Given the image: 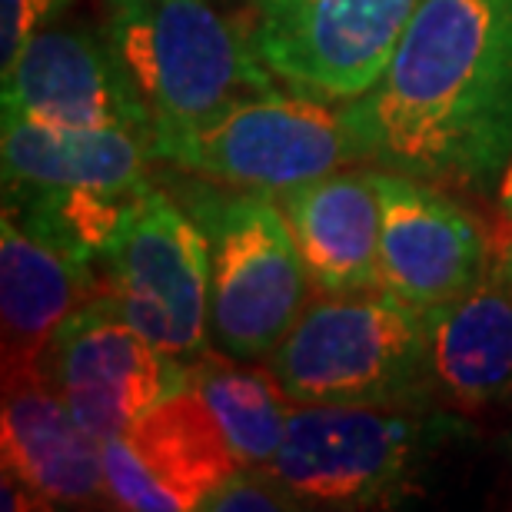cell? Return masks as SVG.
<instances>
[{
    "label": "cell",
    "instance_id": "4",
    "mask_svg": "<svg viewBox=\"0 0 512 512\" xmlns=\"http://www.w3.org/2000/svg\"><path fill=\"white\" fill-rule=\"evenodd\" d=\"M187 210L210 240V343L233 360H263L316 290L280 200L270 190L200 187Z\"/></svg>",
    "mask_w": 512,
    "mask_h": 512
},
{
    "label": "cell",
    "instance_id": "19",
    "mask_svg": "<svg viewBox=\"0 0 512 512\" xmlns=\"http://www.w3.org/2000/svg\"><path fill=\"white\" fill-rule=\"evenodd\" d=\"M150 183L127 190L110 187H4L7 213L60 253L97 266L114 256L127 237L133 210Z\"/></svg>",
    "mask_w": 512,
    "mask_h": 512
},
{
    "label": "cell",
    "instance_id": "15",
    "mask_svg": "<svg viewBox=\"0 0 512 512\" xmlns=\"http://www.w3.org/2000/svg\"><path fill=\"white\" fill-rule=\"evenodd\" d=\"M429 366L436 393L456 406H493L512 396V233L493 240L483 276L429 313Z\"/></svg>",
    "mask_w": 512,
    "mask_h": 512
},
{
    "label": "cell",
    "instance_id": "13",
    "mask_svg": "<svg viewBox=\"0 0 512 512\" xmlns=\"http://www.w3.org/2000/svg\"><path fill=\"white\" fill-rule=\"evenodd\" d=\"M4 469L47 506H97L107 496L104 443L60 399L44 366L4 370Z\"/></svg>",
    "mask_w": 512,
    "mask_h": 512
},
{
    "label": "cell",
    "instance_id": "5",
    "mask_svg": "<svg viewBox=\"0 0 512 512\" xmlns=\"http://www.w3.org/2000/svg\"><path fill=\"white\" fill-rule=\"evenodd\" d=\"M449 423L413 406L296 403L270 473L300 506L376 509L409 493Z\"/></svg>",
    "mask_w": 512,
    "mask_h": 512
},
{
    "label": "cell",
    "instance_id": "1",
    "mask_svg": "<svg viewBox=\"0 0 512 512\" xmlns=\"http://www.w3.org/2000/svg\"><path fill=\"white\" fill-rule=\"evenodd\" d=\"M346 117L360 163L436 187L499 180L512 157V0H423Z\"/></svg>",
    "mask_w": 512,
    "mask_h": 512
},
{
    "label": "cell",
    "instance_id": "14",
    "mask_svg": "<svg viewBox=\"0 0 512 512\" xmlns=\"http://www.w3.org/2000/svg\"><path fill=\"white\" fill-rule=\"evenodd\" d=\"M320 293H360L380 280V167H340L276 193Z\"/></svg>",
    "mask_w": 512,
    "mask_h": 512
},
{
    "label": "cell",
    "instance_id": "3",
    "mask_svg": "<svg viewBox=\"0 0 512 512\" xmlns=\"http://www.w3.org/2000/svg\"><path fill=\"white\" fill-rule=\"evenodd\" d=\"M107 40L150 110L153 137L280 90L253 40L210 0H104Z\"/></svg>",
    "mask_w": 512,
    "mask_h": 512
},
{
    "label": "cell",
    "instance_id": "10",
    "mask_svg": "<svg viewBox=\"0 0 512 512\" xmlns=\"http://www.w3.org/2000/svg\"><path fill=\"white\" fill-rule=\"evenodd\" d=\"M243 463L197 389L163 399L104 439L110 503L133 512H190Z\"/></svg>",
    "mask_w": 512,
    "mask_h": 512
},
{
    "label": "cell",
    "instance_id": "18",
    "mask_svg": "<svg viewBox=\"0 0 512 512\" xmlns=\"http://www.w3.org/2000/svg\"><path fill=\"white\" fill-rule=\"evenodd\" d=\"M227 353H200L190 363L193 389L203 396L210 413L227 436L230 449L243 466H270L283 446L293 416V396L266 366H247Z\"/></svg>",
    "mask_w": 512,
    "mask_h": 512
},
{
    "label": "cell",
    "instance_id": "8",
    "mask_svg": "<svg viewBox=\"0 0 512 512\" xmlns=\"http://www.w3.org/2000/svg\"><path fill=\"white\" fill-rule=\"evenodd\" d=\"M110 296L163 353L193 363L210 346V240L187 207L160 187L143 190L127 237L107 260Z\"/></svg>",
    "mask_w": 512,
    "mask_h": 512
},
{
    "label": "cell",
    "instance_id": "9",
    "mask_svg": "<svg viewBox=\"0 0 512 512\" xmlns=\"http://www.w3.org/2000/svg\"><path fill=\"white\" fill-rule=\"evenodd\" d=\"M40 366L100 443L193 383L190 363L153 346L110 293L90 296L57 326Z\"/></svg>",
    "mask_w": 512,
    "mask_h": 512
},
{
    "label": "cell",
    "instance_id": "20",
    "mask_svg": "<svg viewBox=\"0 0 512 512\" xmlns=\"http://www.w3.org/2000/svg\"><path fill=\"white\" fill-rule=\"evenodd\" d=\"M203 509L213 512H270V509H300V499H296L290 489H286L280 479H276L270 469L263 466H240L227 483L217 486L207 496Z\"/></svg>",
    "mask_w": 512,
    "mask_h": 512
},
{
    "label": "cell",
    "instance_id": "6",
    "mask_svg": "<svg viewBox=\"0 0 512 512\" xmlns=\"http://www.w3.org/2000/svg\"><path fill=\"white\" fill-rule=\"evenodd\" d=\"M157 160L243 190H290L360 163L346 104L300 90L240 100L177 133L153 137Z\"/></svg>",
    "mask_w": 512,
    "mask_h": 512
},
{
    "label": "cell",
    "instance_id": "12",
    "mask_svg": "<svg viewBox=\"0 0 512 512\" xmlns=\"http://www.w3.org/2000/svg\"><path fill=\"white\" fill-rule=\"evenodd\" d=\"M380 280L419 313L463 296L486 270L493 240L436 183L380 170Z\"/></svg>",
    "mask_w": 512,
    "mask_h": 512
},
{
    "label": "cell",
    "instance_id": "11",
    "mask_svg": "<svg viewBox=\"0 0 512 512\" xmlns=\"http://www.w3.org/2000/svg\"><path fill=\"white\" fill-rule=\"evenodd\" d=\"M4 114L54 127L153 133L150 110L107 34L60 24L40 27L4 70Z\"/></svg>",
    "mask_w": 512,
    "mask_h": 512
},
{
    "label": "cell",
    "instance_id": "21",
    "mask_svg": "<svg viewBox=\"0 0 512 512\" xmlns=\"http://www.w3.org/2000/svg\"><path fill=\"white\" fill-rule=\"evenodd\" d=\"M67 0H4V24H0V64L4 70L20 57L27 40L60 14Z\"/></svg>",
    "mask_w": 512,
    "mask_h": 512
},
{
    "label": "cell",
    "instance_id": "17",
    "mask_svg": "<svg viewBox=\"0 0 512 512\" xmlns=\"http://www.w3.org/2000/svg\"><path fill=\"white\" fill-rule=\"evenodd\" d=\"M4 187H110L147 180L153 133L104 127H54L4 114L0 130Z\"/></svg>",
    "mask_w": 512,
    "mask_h": 512
},
{
    "label": "cell",
    "instance_id": "2",
    "mask_svg": "<svg viewBox=\"0 0 512 512\" xmlns=\"http://www.w3.org/2000/svg\"><path fill=\"white\" fill-rule=\"evenodd\" d=\"M293 403L413 406L436 393L429 313L389 293H320L266 356Z\"/></svg>",
    "mask_w": 512,
    "mask_h": 512
},
{
    "label": "cell",
    "instance_id": "22",
    "mask_svg": "<svg viewBox=\"0 0 512 512\" xmlns=\"http://www.w3.org/2000/svg\"><path fill=\"white\" fill-rule=\"evenodd\" d=\"M499 207H503L506 220L512 223V157H509V163H506L503 177H499Z\"/></svg>",
    "mask_w": 512,
    "mask_h": 512
},
{
    "label": "cell",
    "instance_id": "16",
    "mask_svg": "<svg viewBox=\"0 0 512 512\" xmlns=\"http://www.w3.org/2000/svg\"><path fill=\"white\" fill-rule=\"evenodd\" d=\"M97 286L94 266L60 253L34 237L14 213L0 223V320L4 366H34L54 340L57 326L87 303Z\"/></svg>",
    "mask_w": 512,
    "mask_h": 512
},
{
    "label": "cell",
    "instance_id": "7",
    "mask_svg": "<svg viewBox=\"0 0 512 512\" xmlns=\"http://www.w3.org/2000/svg\"><path fill=\"white\" fill-rule=\"evenodd\" d=\"M253 47L283 87L363 97L386 74L423 0H250Z\"/></svg>",
    "mask_w": 512,
    "mask_h": 512
}]
</instances>
